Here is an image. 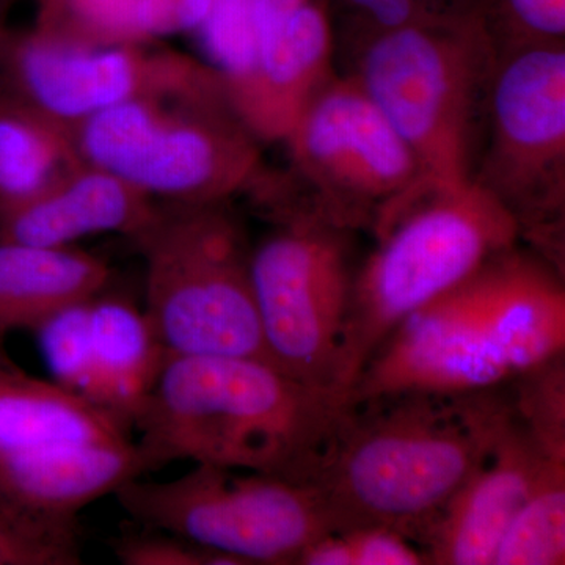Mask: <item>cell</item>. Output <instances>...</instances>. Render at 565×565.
<instances>
[{
	"label": "cell",
	"instance_id": "e0dca14e",
	"mask_svg": "<svg viewBox=\"0 0 565 565\" xmlns=\"http://www.w3.org/2000/svg\"><path fill=\"white\" fill-rule=\"evenodd\" d=\"M158 210L121 178L81 161L36 195L0 210V243L70 247L102 233L134 239Z\"/></svg>",
	"mask_w": 565,
	"mask_h": 565
},
{
	"label": "cell",
	"instance_id": "277c9868",
	"mask_svg": "<svg viewBox=\"0 0 565 565\" xmlns=\"http://www.w3.org/2000/svg\"><path fill=\"white\" fill-rule=\"evenodd\" d=\"M371 228L377 245L356 269L334 382L344 401L408 316L515 247L523 234L514 214L475 180H419Z\"/></svg>",
	"mask_w": 565,
	"mask_h": 565
},
{
	"label": "cell",
	"instance_id": "4fadbf2b",
	"mask_svg": "<svg viewBox=\"0 0 565 565\" xmlns=\"http://www.w3.org/2000/svg\"><path fill=\"white\" fill-rule=\"evenodd\" d=\"M104 291L63 308L33 332L55 384L131 433L169 352L143 310Z\"/></svg>",
	"mask_w": 565,
	"mask_h": 565
},
{
	"label": "cell",
	"instance_id": "8fae6325",
	"mask_svg": "<svg viewBox=\"0 0 565 565\" xmlns=\"http://www.w3.org/2000/svg\"><path fill=\"white\" fill-rule=\"evenodd\" d=\"M490 140L473 180L514 214L520 228L564 210L565 51L557 41L522 47L493 70Z\"/></svg>",
	"mask_w": 565,
	"mask_h": 565
},
{
	"label": "cell",
	"instance_id": "7402d4cb",
	"mask_svg": "<svg viewBox=\"0 0 565 565\" xmlns=\"http://www.w3.org/2000/svg\"><path fill=\"white\" fill-rule=\"evenodd\" d=\"M565 564V455L550 457L492 565Z\"/></svg>",
	"mask_w": 565,
	"mask_h": 565
},
{
	"label": "cell",
	"instance_id": "6da1fadb",
	"mask_svg": "<svg viewBox=\"0 0 565 565\" xmlns=\"http://www.w3.org/2000/svg\"><path fill=\"white\" fill-rule=\"evenodd\" d=\"M564 352L563 278L515 245L408 316L371 356L348 405L407 393L487 392Z\"/></svg>",
	"mask_w": 565,
	"mask_h": 565
},
{
	"label": "cell",
	"instance_id": "44dd1931",
	"mask_svg": "<svg viewBox=\"0 0 565 565\" xmlns=\"http://www.w3.org/2000/svg\"><path fill=\"white\" fill-rule=\"evenodd\" d=\"M79 162L63 126L0 92V210L31 199Z\"/></svg>",
	"mask_w": 565,
	"mask_h": 565
},
{
	"label": "cell",
	"instance_id": "30bf717a",
	"mask_svg": "<svg viewBox=\"0 0 565 565\" xmlns=\"http://www.w3.org/2000/svg\"><path fill=\"white\" fill-rule=\"evenodd\" d=\"M285 143L313 200L305 211L343 228L373 226L388 204L423 180L414 152L355 77H333Z\"/></svg>",
	"mask_w": 565,
	"mask_h": 565
},
{
	"label": "cell",
	"instance_id": "ac0fdd59",
	"mask_svg": "<svg viewBox=\"0 0 565 565\" xmlns=\"http://www.w3.org/2000/svg\"><path fill=\"white\" fill-rule=\"evenodd\" d=\"M131 441L114 416L11 362L0 345V457L62 444Z\"/></svg>",
	"mask_w": 565,
	"mask_h": 565
},
{
	"label": "cell",
	"instance_id": "4316f807",
	"mask_svg": "<svg viewBox=\"0 0 565 565\" xmlns=\"http://www.w3.org/2000/svg\"><path fill=\"white\" fill-rule=\"evenodd\" d=\"M349 2L373 17L382 31L422 20V11H419L422 0H349Z\"/></svg>",
	"mask_w": 565,
	"mask_h": 565
},
{
	"label": "cell",
	"instance_id": "9a60e30c",
	"mask_svg": "<svg viewBox=\"0 0 565 565\" xmlns=\"http://www.w3.org/2000/svg\"><path fill=\"white\" fill-rule=\"evenodd\" d=\"M143 473L132 440L52 445L2 456L0 514L41 537L79 546L82 509Z\"/></svg>",
	"mask_w": 565,
	"mask_h": 565
},
{
	"label": "cell",
	"instance_id": "603a6c76",
	"mask_svg": "<svg viewBox=\"0 0 565 565\" xmlns=\"http://www.w3.org/2000/svg\"><path fill=\"white\" fill-rule=\"evenodd\" d=\"M426 556L415 542L385 526L330 531L300 557L299 565H422Z\"/></svg>",
	"mask_w": 565,
	"mask_h": 565
},
{
	"label": "cell",
	"instance_id": "9c48e42d",
	"mask_svg": "<svg viewBox=\"0 0 565 565\" xmlns=\"http://www.w3.org/2000/svg\"><path fill=\"white\" fill-rule=\"evenodd\" d=\"M349 232L313 212L288 211L252 247L253 292L270 362L334 394L356 274Z\"/></svg>",
	"mask_w": 565,
	"mask_h": 565
},
{
	"label": "cell",
	"instance_id": "5b68a950",
	"mask_svg": "<svg viewBox=\"0 0 565 565\" xmlns=\"http://www.w3.org/2000/svg\"><path fill=\"white\" fill-rule=\"evenodd\" d=\"M70 134L82 162L156 202H230L262 180V143L237 117L221 77L122 103Z\"/></svg>",
	"mask_w": 565,
	"mask_h": 565
},
{
	"label": "cell",
	"instance_id": "7a4b0ae2",
	"mask_svg": "<svg viewBox=\"0 0 565 565\" xmlns=\"http://www.w3.org/2000/svg\"><path fill=\"white\" fill-rule=\"evenodd\" d=\"M503 388L349 405L313 478L333 531L385 526L415 542L500 437L512 412Z\"/></svg>",
	"mask_w": 565,
	"mask_h": 565
},
{
	"label": "cell",
	"instance_id": "83f0119b",
	"mask_svg": "<svg viewBox=\"0 0 565 565\" xmlns=\"http://www.w3.org/2000/svg\"><path fill=\"white\" fill-rule=\"evenodd\" d=\"M3 35H6V31H2V29H0V46H2Z\"/></svg>",
	"mask_w": 565,
	"mask_h": 565
},
{
	"label": "cell",
	"instance_id": "5bb4252c",
	"mask_svg": "<svg viewBox=\"0 0 565 565\" xmlns=\"http://www.w3.org/2000/svg\"><path fill=\"white\" fill-rule=\"evenodd\" d=\"M557 455H565L564 446L535 435L512 396L511 415L484 462L416 537L427 564L492 565L546 460Z\"/></svg>",
	"mask_w": 565,
	"mask_h": 565
},
{
	"label": "cell",
	"instance_id": "ffe728a7",
	"mask_svg": "<svg viewBox=\"0 0 565 565\" xmlns=\"http://www.w3.org/2000/svg\"><path fill=\"white\" fill-rule=\"evenodd\" d=\"M214 0H39L32 31L73 46L152 44L195 32Z\"/></svg>",
	"mask_w": 565,
	"mask_h": 565
},
{
	"label": "cell",
	"instance_id": "2e32d148",
	"mask_svg": "<svg viewBox=\"0 0 565 565\" xmlns=\"http://www.w3.org/2000/svg\"><path fill=\"white\" fill-rule=\"evenodd\" d=\"M255 55L225 88L237 117L263 141H285L305 107L333 79V40L321 0H303L253 29Z\"/></svg>",
	"mask_w": 565,
	"mask_h": 565
},
{
	"label": "cell",
	"instance_id": "ba28073f",
	"mask_svg": "<svg viewBox=\"0 0 565 565\" xmlns=\"http://www.w3.org/2000/svg\"><path fill=\"white\" fill-rule=\"evenodd\" d=\"M140 525L188 539L234 565H299L334 530L311 482L210 463L170 481L131 479L115 490Z\"/></svg>",
	"mask_w": 565,
	"mask_h": 565
},
{
	"label": "cell",
	"instance_id": "484cf974",
	"mask_svg": "<svg viewBox=\"0 0 565 565\" xmlns=\"http://www.w3.org/2000/svg\"><path fill=\"white\" fill-rule=\"evenodd\" d=\"M516 24L539 41H557L565 32V0H508Z\"/></svg>",
	"mask_w": 565,
	"mask_h": 565
},
{
	"label": "cell",
	"instance_id": "d6986e66",
	"mask_svg": "<svg viewBox=\"0 0 565 565\" xmlns=\"http://www.w3.org/2000/svg\"><path fill=\"white\" fill-rule=\"evenodd\" d=\"M110 267L70 247L0 243V345L13 330H35L70 305L104 291Z\"/></svg>",
	"mask_w": 565,
	"mask_h": 565
},
{
	"label": "cell",
	"instance_id": "7c38bea8",
	"mask_svg": "<svg viewBox=\"0 0 565 565\" xmlns=\"http://www.w3.org/2000/svg\"><path fill=\"white\" fill-rule=\"evenodd\" d=\"M206 62L152 44L73 46L32 31L6 32L3 90L66 131L122 103L218 79Z\"/></svg>",
	"mask_w": 565,
	"mask_h": 565
},
{
	"label": "cell",
	"instance_id": "cb8c5ba5",
	"mask_svg": "<svg viewBox=\"0 0 565 565\" xmlns=\"http://www.w3.org/2000/svg\"><path fill=\"white\" fill-rule=\"evenodd\" d=\"M111 550L125 565H234L221 553L150 526L122 531L111 542Z\"/></svg>",
	"mask_w": 565,
	"mask_h": 565
},
{
	"label": "cell",
	"instance_id": "8992f818",
	"mask_svg": "<svg viewBox=\"0 0 565 565\" xmlns=\"http://www.w3.org/2000/svg\"><path fill=\"white\" fill-rule=\"evenodd\" d=\"M132 241L147 264L143 311L169 355L273 363L253 292L252 245L230 202L166 203Z\"/></svg>",
	"mask_w": 565,
	"mask_h": 565
},
{
	"label": "cell",
	"instance_id": "d4e9b609",
	"mask_svg": "<svg viewBox=\"0 0 565 565\" xmlns=\"http://www.w3.org/2000/svg\"><path fill=\"white\" fill-rule=\"evenodd\" d=\"M79 546L61 544L0 514V565H76Z\"/></svg>",
	"mask_w": 565,
	"mask_h": 565
},
{
	"label": "cell",
	"instance_id": "52a82bcc",
	"mask_svg": "<svg viewBox=\"0 0 565 565\" xmlns=\"http://www.w3.org/2000/svg\"><path fill=\"white\" fill-rule=\"evenodd\" d=\"M484 25L422 18L385 29L364 51L355 77L414 152L423 180H473L476 120L493 74Z\"/></svg>",
	"mask_w": 565,
	"mask_h": 565
},
{
	"label": "cell",
	"instance_id": "3957f363",
	"mask_svg": "<svg viewBox=\"0 0 565 565\" xmlns=\"http://www.w3.org/2000/svg\"><path fill=\"white\" fill-rule=\"evenodd\" d=\"M348 408L264 360L169 355L134 429L147 473L191 460L313 484Z\"/></svg>",
	"mask_w": 565,
	"mask_h": 565
}]
</instances>
